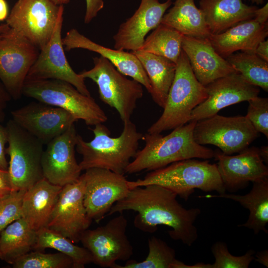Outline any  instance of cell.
<instances>
[{
  "label": "cell",
  "mask_w": 268,
  "mask_h": 268,
  "mask_svg": "<svg viewBox=\"0 0 268 268\" xmlns=\"http://www.w3.org/2000/svg\"><path fill=\"white\" fill-rule=\"evenodd\" d=\"M176 65L163 112L148 129V133L161 134L189 123L193 110L207 97L205 87L196 78L183 50Z\"/></svg>",
  "instance_id": "cell-5"
},
{
  "label": "cell",
  "mask_w": 268,
  "mask_h": 268,
  "mask_svg": "<svg viewBox=\"0 0 268 268\" xmlns=\"http://www.w3.org/2000/svg\"><path fill=\"white\" fill-rule=\"evenodd\" d=\"M194 137L199 144H212L226 155L239 153L259 135L245 116L225 117L217 114L197 121Z\"/></svg>",
  "instance_id": "cell-10"
},
{
  "label": "cell",
  "mask_w": 268,
  "mask_h": 268,
  "mask_svg": "<svg viewBox=\"0 0 268 268\" xmlns=\"http://www.w3.org/2000/svg\"><path fill=\"white\" fill-rule=\"evenodd\" d=\"M86 11L84 22L89 23L102 10L104 5V0H85Z\"/></svg>",
  "instance_id": "cell-38"
},
{
  "label": "cell",
  "mask_w": 268,
  "mask_h": 268,
  "mask_svg": "<svg viewBox=\"0 0 268 268\" xmlns=\"http://www.w3.org/2000/svg\"><path fill=\"white\" fill-rule=\"evenodd\" d=\"M93 60L94 67L79 74L97 84L100 99L117 110L123 123L130 121L137 101L143 96V86L128 78L105 58L100 56Z\"/></svg>",
  "instance_id": "cell-8"
},
{
  "label": "cell",
  "mask_w": 268,
  "mask_h": 268,
  "mask_svg": "<svg viewBox=\"0 0 268 268\" xmlns=\"http://www.w3.org/2000/svg\"><path fill=\"white\" fill-rule=\"evenodd\" d=\"M128 184L130 190L149 185H159L175 193L185 201L195 189L205 192L216 191L219 194L226 192L216 164L194 158L173 162L151 171L143 179L128 181Z\"/></svg>",
  "instance_id": "cell-4"
},
{
  "label": "cell",
  "mask_w": 268,
  "mask_h": 268,
  "mask_svg": "<svg viewBox=\"0 0 268 268\" xmlns=\"http://www.w3.org/2000/svg\"><path fill=\"white\" fill-rule=\"evenodd\" d=\"M25 191H12L0 198V233L8 225L22 217V202Z\"/></svg>",
  "instance_id": "cell-36"
},
{
  "label": "cell",
  "mask_w": 268,
  "mask_h": 268,
  "mask_svg": "<svg viewBox=\"0 0 268 268\" xmlns=\"http://www.w3.org/2000/svg\"><path fill=\"white\" fill-rule=\"evenodd\" d=\"M182 49L196 78L204 86L218 78L237 72L215 51L208 38L184 35Z\"/></svg>",
  "instance_id": "cell-21"
},
{
  "label": "cell",
  "mask_w": 268,
  "mask_h": 268,
  "mask_svg": "<svg viewBox=\"0 0 268 268\" xmlns=\"http://www.w3.org/2000/svg\"><path fill=\"white\" fill-rule=\"evenodd\" d=\"M256 6L242 0H200V9L211 34L221 33L236 24L254 18Z\"/></svg>",
  "instance_id": "cell-25"
},
{
  "label": "cell",
  "mask_w": 268,
  "mask_h": 268,
  "mask_svg": "<svg viewBox=\"0 0 268 268\" xmlns=\"http://www.w3.org/2000/svg\"><path fill=\"white\" fill-rule=\"evenodd\" d=\"M63 13L64 11L60 13L50 40L40 51L26 80H63L72 85L83 94L91 96L85 78L73 70L66 57L61 36Z\"/></svg>",
  "instance_id": "cell-15"
},
{
  "label": "cell",
  "mask_w": 268,
  "mask_h": 268,
  "mask_svg": "<svg viewBox=\"0 0 268 268\" xmlns=\"http://www.w3.org/2000/svg\"><path fill=\"white\" fill-rule=\"evenodd\" d=\"M40 51L11 28L0 39V81L12 98L19 99L22 95L27 75Z\"/></svg>",
  "instance_id": "cell-12"
},
{
  "label": "cell",
  "mask_w": 268,
  "mask_h": 268,
  "mask_svg": "<svg viewBox=\"0 0 268 268\" xmlns=\"http://www.w3.org/2000/svg\"><path fill=\"white\" fill-rule=\"evenodd\" d=\"M255 53L261 59L268 62V41L264 40L257 46Z\"/></svg>",
  "instance_id": "cell-43"
},
{
  "label": "cell",
  "mask_w": 268,
  "mask_h": 268,
  "mask_svg": "<svg viewBox=\"0 0 268 268\" xmlns=\"http://www.w3.org/2000/svg\"><path fill=\"white\" fill-rule=\"evenodd\" d=\"M56 4L59 5H64L69 2L70 0H53Z\"/></svg>",
  "instance_id": "cell-48"
},
{
  "label": "cell",
  "mask_w": 268,
  "mask_h": 268,
  "mask_svg": "<svg viewBox=\"0 0 268 268\" xmlns=\"http://www.w3.org/2000/svg\"><path fill=\"white\" fill-rule=\"evenodd\" d=\"M10 28L6 23L0 24V39L4 37L9 32Z\"/></svg>",
  "instance_id": "cell-47"
},
{
  "label": "cell",
  "mask_w": 268,
  "mask_h": 268,
  "mask_svg": "<svg viewBox=\"0 0 268 268\" xmlns=\"http://www.w3.org/2000/svg\"><path fill=\"white\" fill-rule=\"evenodd\" d=\"M36 239V231L23 218L14 221L0 233V259L12 265L33 250Z\"/></svg>",
  "instance_id": "cell-29"
},
{
  "label": "cell",
  "mask_w": 268,
  "mask_h": 268,
  "mask_svg": "<svg viewBox=\"0 0 268 268\" xmlns=\"http://www.w3.org/2000/svg\"><path fill=\"white\" fill-rule=\"evenodd\" d=\"M12 266L14 268H73V263L62 253L47 254L35 250L16 259Z\"/></svg>",
  "instance_id": "cell-34"
},
{
  "label": "cell",
  "mask_w": 268,
  "mask_h": 268,
  "mask_svg": "<svg viewBox=\"0 0 268 268\" xmlns=\"http://www.w3.org/2000/svg\"><path fill=\"white\" fill-rule=\"evenodd\" d=\"M139 61L150 81L153 100L163 108L174 78L176 63L163 57L141 50L132 52Z\"/></svg>",
  "instance_id": "cell-27"
},
{
  "label": "cell",
  "mask_w": 268,
  "mask_h": 268,
  "mask_svg": "<svg viewBox=\"0 0 268 268\" xmlns=\"http://www.w3.org/2000/svg\"><path fill=\"white\" fill-rule=\"evenodd\" d=\"M268 35V24H261L254 18L242 21L208 38L215 51L226 59L238 51L255 53L261 41Z\"/></svg>",
  "instance_id": "cell-23"
},
{
  "label": "cell",
  "mask_w": 268,
  "mask_h": 268,
  "mask_svg": "<svg viewBox=\"0 0 268 268\" xmlns=\"http://www.w3.org/2000/svg\"><path fill=\"white\" fill-rule=\"evenodd\" d=\"M172 0H141L133 15L122 23L113 36L114 49L135 51L140 49L146 35L160 24Z\"/></svg>",
  "instance_id": "cell-20"
},
{
  "label": "cell",
  "mask_w": 268,
  "mask_h": 268,
  "mask_svg": "<svg viewBox=\"0 0 268 268\" xmlns=\"http://www.w3.org/2000/svg\"><path fill=\"white\" fill-rule=\"evenodd\" d=\"M12 120L44 144L62 134L77 120L68 111L38 101L11 112Z\"/></svg>",
  "instance_id": "cell-17"
},
{
  "label": "cell",
  "mask_w": 268,
  "mask_h": 268,
  "mask_svg": "<svg viewBox=\"0 0 268 268\" xmlns=\"http://www.w3.org/2000/svg\"><path fill=\"white\" fill-rule=\"evenodd\" d=\"M22 95L62 108L88 126L103 123L108 119L91 96L83 94L72 85L63 80H25Z\"/></svg>",
  "instance_id": "cell-6"
},
{
  "label": "cell",
  "mask_w": 268,
  "mask_h": 268,
  "mask_svg": "<svg viewBox=\"0 0 268 268\" xmlns=\"http://www.w3.org/2000/svg\"><path fill=\"white\" fill-rule=\"evenodd\" d=\"M161 24L169 26L184 36L208 38L211 35L201 10L195 0H175L173 6L165 13Z\"/></svg>",
  "instance_id": "cell-28"
},
{
  "label": "cell",
  "mask_w": 268,
  "mask_h": 268,
  "mask_svg": "<svg viewBox=\"0 0 268 268\" xmlns=\"http://www.w3.org/2000/svg\"><path fill=\"white\" fill-rule=\"evenodd\" d=\"M260 155L265 164L268 163V146H262L259 148Z\"/></svg>",
  "instance_id": "cell-46"
},
{
  "label": "cell",
  "mask_w": 268,
  "mask_h": 268,
  "mask_svg": "<svg viewBox=\"0 0 268 268\" xmlns=\"http://www.w3.org/2000/svg\"><path fill=\"white\" fill-rule=\"evenodd\" d=\"M104 225L87 229L80 241L91 253L93 263L113 268L117 261H126L133 255V247L126 234L128 220L123 213Z\"/></svg>",
  "instance_id": "cell-11"
},
{
  "label": "cell",
  "mask_w": 268,
  "mask_h": 268,
  "mask_svg": "<svg viewBox=\"0 0 268 268\" xmlns=\"http://www.w3.org/2000/svg\"><path fill=\"white\" fill-rule=\"evenodd\" d=\"M207 98L192 111L190 121L217 114L223 108L258 96L260 88L247 81L238 72L218 78L205 86Z\"/></svg>",
  "instance_id": "cell-18"
},
{
  "label": "cell",
  "mask_w": 268,
  "mask_h": 268,
  "mask_svg": "<svg viewBox=\"0 0 268 268\" xmlns=\"http://www.w3.org/2000/svg\"><path fill=\"white\" fill-rule=\"evenodd\" d=\"M148 254L144 260L128 261L125 265L116 264L113 268H178L181 261L176 259V252L167 243L155 236L148 240Z\"/></svg>",
  "instance_id": "cell-33"
},
{
  "label": "cell",
  "mask_w": 268,
  "mask_h": 268,
  "mask_svg": "<svg viewBox=\"0 0 268 268\" xmlns=\"http://www.w3.org/2000/svg\"><path fill=\"white\" fill-rule=\"evenodd\" d=\"M257 22L261 24H268V2L261 8H257L253 18Z\"/></svg>",
  "instance_id": "cell-42"
},
{
  "label": "cell",
  "mask_w": 268,
  "mask_h": 268,
  "mask_svg": "<svg viewBox=\"0 0 268 268\" xmlns=\"http://www.w3.org/2000/svg\"><path fill=\"white\" fill-rule=\"evenodd\" d=\"M255 261L268 267V250H265L258 252L254 257Z\"/></svg>",
  "instance_id": "cell-44"
},
{
  "label": "cell",
  "mask_w": 268,
  "mask_h": 268,
  "mask_svg": "<svg viewBox=\"0 0 268 268\" xmlns=\"http://www.w3.org/2000/svg\"><path fill=\"white\" fill-rule=\"evenodd\" d=\"M250 0L252 3H254L258 5L262 4L264 1V0Z\"/></svg>",
  "instance_id": "cell-49"
},
{
  "label": "cell",
  "mask_w": 268,
  "mask_h": 268,
  "mask_svg": "<svg viewBox=\"0 0 268 268\" xmlns=\"http://www.w3.org/2000/svg\"><path fill=\"white\" fill-rule=\"evenodd\" d=\"M245 117L256 131L268 138V98L258 96L249 100Z\"/></svg>",
  "instance_id": "cell-37"
},
{
  "label": "cell",
  "mask_w": 268,
  "mask_h": 268,
  "mask_svg": "<svg viewBox=\"0 0 268 268\" xmlns=\"http://www.w3.org/2000/svg\"><path fill=\"white\" fill-rule=\"evenodd\" d=\"M9 157L8 172L12 191H26L43 178V143L12 119L6 125Z\"/></svg>",
  "instance_id": "cell-7"
},
{
  "label": "cell",
  "mask_w": 268,
  "mask_h": 268,
  "mask_svg": "<svg viewBox=\"0 0 268 268\" xmlns=\"http://www.w3.org/2000/svg\"><path fill=\"white\" fill-rule=\"evenodd\" d=\"M64 10L63 5L53 0H18L6 23L41 50L50 40L59 15Z\"/></svg>",
  "instance_id": "cell-9"
},
{
  "label": "cell",
  "mask_w": 268,
  "mask_h": 268,
  "mask_svg": "<svg viewBox=\"0 0 268 268\" xmlns=\"http://www.w3.org/2000/svg\"><path fill=\"white\" fill-rule=\"evenodd\" d=\"M62 43L66 51L81 48L96 52L108 60L121 73L132 77L144 86L150 93L151 86L148 77L141 63L132 52L112 49L97 44L77 30H69L62 38Z\"/></svg>",
  "instance_id": "cell-22"
},
{
  "label": "cell",
  "mask_w": 268,
  "mask_h": 268,
  "mask_svg": "<svg viewBox=\"0 0 268 268\" xmlns=\"http://www.w3.org/2000/svg\"><path fill=\"white\" fill-rule=\"evenodd\" d=\"M236 155L215 152L217 168L225 189L234 192L268 177V168L262 159L259 148L247 147Z\"/></svg>",
  "instance_id": "cell-19"
},
{
  "label": "cell",
  "mask_w": 268,
  "mask_h": 268,
  "mask_svg": "<svg viewBox=\"0 0 268 268\" xmlns=\"http://www.w3.org/2000/svg\"><path fill=\"white\" fill-rule=\"evenodd\" d=\"M84 193L82 175L76 182L63 186L47 226L74 243L80 241L82 234L92 221L84 205Z\"/></svg>",
  "instance_id": "cell-14"
},
{
  "label": "cell",
  "mask_w": 268,
  "mask_h": 268,
  "mask_svg": "<svg viewBox=\"0 0 268 268\" xmlns=\"http://www.w3.org/2000/svg\"><path fill=\"white\" fill-rule=\"evenodd\" d=\"M7 143V132L6 128L0 123V169L5 170H7L8 166V162L6 158L5 146Z\"/></svg>",
  "instance_id": "cell-39"
},
{
  "label": "cell",
  "mask_w": 268,
  "mask_h": 268,
  "mask_svg": "<svg viewBox=\"0 0 268 268\" xmlns=\"http://www.w3.org/2000/svg\"><path fill=\"white\" fill-rule=\"evenodd\" d=\"M177 195L157 185L137 187L130 190L127 195L116 202L107 215L126 210L137 212L134 224L140 230L153 233L158 226L172 229L169 236L191 246L198 237L194 223L201 210L199 208L186 209L177 201Z\"/></svg>",
  "instance_id": "cell-1"
},
{
  "label": "cell",
  "mask_w": 268,
  "mask_h": 268,
  "mask_svg": "<svg viewBox=\"0 0 268 268\" xmlns=\"http://www.w3.org/2000/svg\"><path fill=\"white\" fill-rule=\"evenodd\" d=\"M196 122L190 121L174 129L166 136L148 133L143 134L145 145L137 150L134 160L127 167L125 173L151 171L186 159L213 158V150L198 144L194 139L193 132Z\"/></svg>",
  "instance_id": "cell-2"
},
{
  "label": "cell",
  "mask_w": 268,
  "mask_h": 268,
  "mask_svg": "<svg viewBox=\"0 0 268 268\" xmlns=\"http://www.w3.org/2000/svg\"><path fill=\"white\" fill-rule=\"evenodd\" d=\"M77 134L73 124L47 144L41 165L43 177L51 183L63 187L79 179L82 170L75 155Z\"/></svg>",
  "instance_id": "cell-16"
},
{
  "label": "cell",
  "mask_w": 268,
  "mask_h": 268,
  "mask_svg": "<svg viewBox=\"0 0 268 268\" xmlns=\"http://www.w3.org/2000/svg\"><path fill=\"white\" fill-rule=\"evenodd\" d=\"M46 248L54 249L70 257L73 268H84L93 263L92 255L87 249L74 245L68 238L45 227L36 231L33 250L41 251Z\"/></svg>",
  "instance_id": "cell-30"
},
{
  "label": "cell",
  "mask_w": 268,
  "mask_h": 268,
  "mask_svg": "<svg viewBox=\"0 0 268 268\" xmlns=\"http://www.w3.org/2000/svg\"><path fill=\"white\" fill-rule=\"evenodd\" d=\"M85 171L82 174L84 205L88 216L98 222L116 202L127 195L128 181L124 175L106 169L92 168Z\"/></svg>",
  "instance_id": "cell-13"
},
{
  "label": "cell",
  "mask_w": 268,
  "mask_h": 268,
  "mask_svg": "<svg viewBox=\"0 0 268 268\" xmlns=\"http://www.w3.org/2000/svg\"><path fill=\"white\" fill-rule=\"evenodd\" d=\"M249 83L268 91V62L256 53L241 52L225 59Z\"/></svg>",
  "instance_id": "cell-32"
},
{
  "label": "cell",
  "mask_w": 268,
  "mask_h": 268,
  "mask_svg": "<svg viewBox=\"0 0 268 268\" xmlns=\"http://www.w3.org/2000/svg\"><path fill=\"white\" fill-rule=\"evenodd\" d=\"M183 36L177 30L161 23L145 38L138 50L163 57L176 63L182 51Z\"/></svg>",
  "instance_id": "cell-31"
},
{
  "label": "cell",
  "mask_w": 268,
  "mask_h": 268,
  "mask_svg": "<svg viewBox=\"0 0 268 268\" xmlns=\"http://www.w3.org/2000/svg\"><path fill=\"white\" fill-rule=\"evenodd\" d=\"M12 191L8 170L0 169V198Z\"/></svg>",
  "instance_id": "cell-40"
},
{
  "label": "cell",
  "mask_w": 268,
  "mask_h": 268,
  "mask_svg": "<svg viewBox=\"0 0 268 268\" xmlns=\"http://www.w3.org/2000/svg\"><path fill=\"white\" fill-rule=\"evenodd\" d=\"M62 187L43 178L26 190L21 218L35 231L47 227Z\"/></svg>",
  "instance_id": "cell-24"
},
{
  "label": "cell",
  "mask_w": 268,
  "mask_h": 268,
  "mask_svg": "<svg viewBox=\"0 0 268 268\" xmlns=\"http://www.w3.org/2000/svg\"><path fill=\"white\" fill-rule=\"evenodd\" d=\"M124 124L121 134L116 137L102 123L90 128L93 138L85 141L77 134L75 149L82 156L79 163L82 171L92 168H104L124 175L127 167L138 150L143 134L138 132L131 120Z\"/></svg>",
  "instance_id": "cell-3"
},
{
  "label": "cell",
  "mask_w": 268,
  "mask_h": 268,
  "mask_svg": "<svg viewBox=\"0 0 268 268\" xmlns=\"http://www.w3.org/2000/svg\"><path fill=\"white\" fill-rule=\"evenodd\" d=\"M8 16V7L5 0H0V21L6 19Z\"/></svg>",
  "instance_id": "cell-45"
},
{
  "label": "cell",
  "mask_w": 268,
  "mask_h": 268,
  "mask_svg": "<svg viewBox=\"0 0 268 268\" xmlns=\"http://www.w3.org/2000/svg\"><path fill=\"white\" fill-rule=\"evenodd\" d=\"M211 250L215 261L210 268H248L255 253L249 250L243 256H233L229 253L226 244L221 241L214 243Z\"/></svg>",
  "instance_id": "cell-35"
},
{
  "label": "cell",
  "mask_w": 268,
  "mask_h": 268,
  "mask_svg": "<svg viewBox=\"0 0 268 268\" xmlns=\"http://www.w3.org/2000/svg\"><path fill=\"white\" fill-rule=\"evenodd\" d=\"M11 97L0 81V122L5 118V110Z\"/></svg>",
  "instance_id": "cell-41"
},
{
  "label": "cell",
  "mask_w": 268,
  "mask_h": 268,
  "mask_svg": "<svg viewBox=\"0 0 268 268\" xmlns=\"http://www.w3.org/2000/svg\"><path fill=\"white\" fill-rule=\"evenodd\" d=\"M252 183L251 190L244 195L224 193L199 197L221 198L239 202L243 207L249 210V215L245 223L238 226L251 229L255 234L262 231L268 234L266 225L268 223V177Z\"/></svg>",
  "instance_id": "cell-26"
}]
</instances>
